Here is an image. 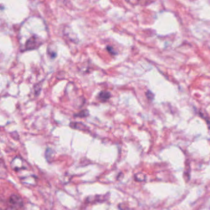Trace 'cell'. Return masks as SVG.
<instances>
[{
	"instance_id": "6da1fadb",
	"label": "cell",
	"mask_w": 210,
	"mask_h": 210,
	"mask_svg": "<svg viewBox=\"0 0 210 210\" xmlns=\"http://www.w3.org/2000/svg\"><path fill=\"white\" fill-rule=\"evenodd\" d=\"M9 204L10 208L14 210L20 209L24 205L22 198L17 194H12L10 196L9 198Z\"/></svg>"
},
{
	"instance_id": "7a4b0ae2",
	"label": "cell",
	"mask_w": 210,
	"mask_h": 210,
	"mask_svg": "<svg viewBox=\"0 0 210 210\" xmlns=\"http://www.w3.org/2000/svg\"><path fill=\"white\" fill-rule=\"evenodd\" d=\"M11 167L14 171H19L22 169H26L25 161L20 157H15L11 162Z\"/></svg>"
},
{
	"instance_id": "3957f363",
	"label": "cell",
	"mask_w": 210,
	"mask_h": 210,
	"mask_svg": "<svg viewBox=\"0 0 210 210\" xmlns=\"http://www.w3.org/2000/svg\"><path fill=\"white\" fill-rule=\"evenodd\" d=\"M39 39L36 36H32L27 42L26 44V50H33L37 48L40 45Z\"/></svg>"
},
{
	"instance_id": "277c9868",
	"label": "cell",
	"mask_w": 210,
	"mask_h": 210,
	"mask_svg": "<svg viewBox=\"0 0 210 210\" xmlns=\"http://www.w3.org/2000/svg\"><path fill=\"white\" fill-rule=\"evenodd\" d=\"M108 198L107 195H95V196H90L88 197L86 201L89 203H93V202H101L107 200Z\"/></svg>"
},
{
	"instance_id": "5b68a950",
	"label": "cell",
	"mask_w": 210,
	"mask_h": 210,
	"mask_svg": "<svg viewBox=\"0 0 210 210\" xmlns=\"http://www.w3.org/2000/svg\"><path fill=\"white\" fill-rule=\"evenodd\" d=\"M111 97L110 93L106 91H102L99 92L98 95V98L99 100H101L102 102H105L108 101Z\"/></svg>"
},
{
	"instance_id": "8992f818",
	"label": "cell",
	"mask_w": 210,
	"mask_h": 210,
	"mask_svg": "<svg viewBox=\"0 0 210 210\" xmlns=\"http://www.w3.org/2000/svg\"><path fill=\"white\" fill-rule=\"evenodd\" d=\"M70 126L74 129H77L82 131H86L88 129V128L85 125L80 122H72Z\"/></svg>"
},
{
	"instance_id": "52a82bcc",
	"label": "cell",
	"mask_w": 210,
	"mask_h": 210,
	"mask_svg": "<svg viewBox=\"0 0 210 210\" xmlns=\"http://www.w3.org/2000/svg\"><path fill=\"white\" fill-rule=\"evenodd\" d=\"M89 115V112L87 110H83L80 111V112L75 113L74 115V116L75 117H80V118H84L86 117V116Z\"/></svg>"
},
{
	"instance_id": "ba28073f",
	"label": "cell",
	"mask_w": 210,
	"mask_h": 210,
	"mask_svg": "<svg viewBox=\"0 0 210 210\" xmlns=\"http://www.w3.org/2000/svg\"><path fill=\"white\" fill-rule=\"evenodd\" d=\"M134 178H135L136 181H137L142 182V181H144L146 180V176L143 173H137V174H135Z\"/></svg>"
},
{
	"instance_id": "9c48e42d",
	"label": "cell",
	"mask_w": 210,
	"mask_h": 210,
	"mask_svg": "<svg viewBox=\"0 0 210 210\" xmlns=\"http://www.w3.org/2000/svg\"><path fill=\"white\" fill-rule=\"evenodd\" d=\"M119 208L120 209V210H133V209L129 208L128 206L125 205L123 204V203H120V204L119 205Z\"/></svg>"
},
{
	"instance_id": "30bf717a",
	"label": "cell",
	"mask_w": 210,
	"mask_h": 210,
	"mask_svg": "<svg viewBox=\"0 0 210 210\" xmlns=\"http://www.w3.org/2000/svg\"><path fill=\"white\" fill-rule=\"evenodd\" d=\"M146 96L147 98L150 99V100H153V98H154V95L153 93L150 91H148L147 92H146Z\"/></svg>"
},
{
	"instance_id": "8fae6325",
	"label": "cell",
	"mask_w": 210,
	"mask_h": 210,
	"mask_svg": "<svg viewBox=\"0 0 210 210\" xmlns=\"http://www.w3.org/2000/svg\"><path fill=\"white\" fill-rule=\"evenodd\" d=\"M107 51H108L110 54H113V55H116V53L114 51L113 48L112 47V46H107Z\"/></svg>"
}]
</instances>
